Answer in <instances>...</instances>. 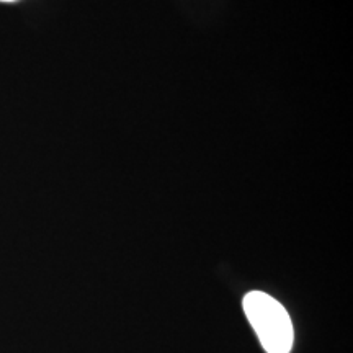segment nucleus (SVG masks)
<instances>
[{
	"instance_id": "f257e3e1",
	"label": "nucleus",
	"mask_w": 353,
	"mask_h": 353,
	"mask_svg": "<svg viewBox=\"0 0 353 353\" xmlns=\"http://www.w3.org/2000/svg\"><path fill=\"white\" fill-rule=\"evenodd\" d=\"M244 312L267 353H290L293 347V324L276 299L262 291L245 294Z\"/></svg>"
},
{
	"instance_id": "f03ea898",
	"label": "nucleus",
	"mask_w": 353,
	"mask_h": 353,
	"mask_svg": "<svg viewBox=\"0 0 353 353\" xmlns=\"http://www.w3.org/2000/svg\"><path fill=\"white\" fill-rule=\"evenodd\" d=\"M0 2H15V0H0Z\"/></svg>"
}]
</instances>
